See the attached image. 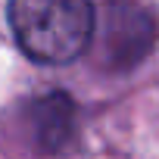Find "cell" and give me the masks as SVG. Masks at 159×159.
<instances>
[{
	"mask_svg": "<svg viewBox=\"0 0 159 159\" xmlns=\"http://www.w3.org/2000/svg\"><path fill=\"white\" fill-rule=\"evenodd\" d=\"M7 22L19 50L41 66H66L91 50L94 0H10Z\"/></svg>",
	"mask_w": 159,
	"mask_h": 159,
	"instance_id": "cell-1",
	"label": "cell"
},
{
	"mask_svg": "<svg viewBox=\"0 0 159 159\" xmlns=\"http://www.w3.org/2000/svg\"><path fill=\"white\" fill-rule=\"evenodd\" d=\"M159 38L156 13L137 0H106L94 25V59L106 72H128L143 62Z\"/></svg>",
	"mask_w": 159,
	"mask_h": 159,
	"instance_id": "cell-2",
	"label": "cell"
},
{
	"mask_svg": "<svg viewBox=\"0 0 159 159\" xmlns=\"http://www.w3.org/2000/svg\"><path fill=\"white\" fill-rule=\"evenodd\" d=\"M19 125L31 150H38L41 156H66L78 147V109L75 100L62 91L25 100Z\"/></svg>",
	"mask_w": 159,
	"mask_h": 159,
	"instance_id": "cell-3",
	"label": "cell"
}]
</instances>
